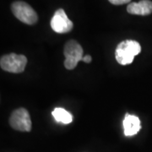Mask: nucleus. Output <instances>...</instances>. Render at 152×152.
Segmentation results:
<instances>
[{"label":"nucleus","instance_id":"1","mask_svg":"<svg viewBox=\"0 0 152 152\" xmlns=\"http://www.w3.org/2000/svg\"><path fill=\"white\" fill-rule=\"evenodd\" d=\"M141 52V46L134 40H125L120 42L115 52V57L121 65H128L133 63L136 55Z\"/></svg>","mask_w":152,"mask_h":152},{"label":"nucleus","instance_id":"2","mask_svg":"<svg viewBox=\"0 0 152 152\" xmlns=\"http://www.w3.org/2000/svg\"><path fill=\"white\" fill-rule=\"evenodd\" d=\"M64 54L65 56L64 66L69 70L74 69L84 57L82 47L75 40H70L65 44Z\"/></svg>","mask_w":152,"mask_h":152},{"label":"nucleus","instance_id":"3","mask_svg":"<svg viewBox=\"0 0 152 152\" xmlns=\"http://www.w3.org/2000/svg\"><path fill=\"white\" fill-rule=\"evenodd\" d=\"M11 10L14 15L25 24L34 25L37 22L38 16L37 12L33 10L31 6L25 2L16 1L13 3L11 5Z\"/></svg>","mask_w":152,"mask_h":152},{"label":"nucleus","instance_id":"4","mask_svg":"<svg viewBox=\"0 0 152 152\" xmlns=\"http://www.w3.org/2000/svg\"><path fill=\"white\" fill-rule=\"evenodd\" d=\"M26 64L27 58L26 56L15 53L4 55L0 60V65L2 69L14 74L22 73L26 69Z\"/></svg>","mask_w":152,"mask_h":152},{"label":"nucleus","instance_id":"5","mask_svg":"<svg viewBox=\"0 0 152 152\" xmlns=\"http://www.w3.org/2000/svg\"><path fill=\"white\" fill-rule=\"evenodd\" d=\"M10 124L15 130L30 132L31 130V120L29 112L26 108L16 109L11 114Z\"/></svg>","mask_w":152,"mask_h":152},{"label":"nucleus","instance_id":"6","mask_svg":"<svg viewBox=\"0 0 152 152\" xmlns=\"http://www.w3.org/2000/svg\"><path fill=\"white\" fill-rule=\"evenodd\" d=\"M51 27L55 32L64 34L72 31L74 27L73 22L67 16L65 11L63 9H59L56 11L50 22Z\"/></svg>","mask_w":152,"mask_h":152},{"label":"nucleus","instance_id":"7","mask_svg":"<svg viewBox=\"0 0 152 152\" xmlns=\"http://www.w3.org/2000/svg\"><path fill=\"white\" fill-rule=\"evenodd\" d=\"M127 11L131 15H149L152 13V2L151 0H141L139 3H131L127 7Z\"/></svg>","mask_w":152,"mask_h":152},{"label":"nucleus","instance_id":"8","mask_svg":"<svg viewBox=\"0 0 152 152\" xmlns=\"http://www.w3.org/2000/svg\"><path fill=\"white\" fill-rule=\"evenodd\" d=\"M124 129L126 136H134L141 129L140 120L135 115L127 113L124 119Z\"/></svg>","mask_w":152,"mask_h":152},{"label":"nucleus","instance_id":"9","mask_svg":"<svg viewBox=\"0 0 152 152\" xmlns=\"http://www.w3.org/2000/svg\"><path fill=\"white\" fill-rule=\"evenodd\" d=\"M52 114L57 122L64 124H69L73 121V115L68 111H66L65 109L61 107L55 108L52 112Z\"/></svg>","mask_w":152,"mask_h":152},{"label":"nucleus","instance_id":"10","mask_svg":"<svg viewBox=\"0 0 152 152\" xmlns=\"http://www.w3.org/2000/svg\"><path fill=\"white\" fill-rule=\"evenodd\" d=\"M108 1L114 5H122V4L129 3L131 0H108Z\"/></svg>","mask_w":152,"mask_h":152},{"label":"nucleus","instance_id":"11","mask_svg":"<svg viewBox=\"0 0 152 152\" xmlns=\"http://www.w3.org/2000/svg\"><path fill=\"white\" fill-rule=\"evenodd\" d=\"M91 60H92V58H91L90 55H86V56L83 57V58H82V61H84V62H86V63H91Z\"/></svg>","mask_w":152,"mask_h":152}]
</instances>
